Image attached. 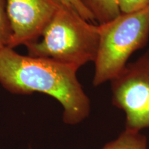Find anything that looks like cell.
I'll return each instance as SVG.
<instances>
[{
  "label": "cell",
  "mask_w": 149,
  "mask_h": 149,
  "mask_svg": "<svg viewBox=\"0 0 149 149\" xmlns=\"http://www.w3.org/2000/svg\"><path fill=\"white\" fill-rule=\"evenodd\" d=\"M100 45L95 61L94 86L110 81L122 71L129 57L149 40V6L98 24Z\"/></svg>",
  "instance_id": "cell-3"
},
{
  "label": "cell",
  "mask_w": 149,
  "mask_h": 149,
  "mask_svg": "<svg viewBox=\"0 0 149 149\" xmlns=\"http://www.w3.org/2000/svg\"><path fill=\"white\" fill-rule=\"evenodd\" d=\"M121 13H130L149 6V0H117Z\"/></svg>",
  "instance_id": "cell-10"
},
{
  "label": "cell",
  "mask_w": 149,
  "mask_h": 149,
  "mask_svg": "<svg viewBox=\"0 0 149 149\" xmlns=\"http://www.w3.org/2000/svg\"><path fill=\"white\" fill-rule=\"evenodd\" d=\"M29 149H32V148H29Z\"/></svg>",
  "instance_id": "cell-11"
},
{
  "label": "cell",
  "mask_w": 149,
  "mask_h": 149,
  "mask_svg": "<svg viewBox=\"0 0 149 149\" xmlns=\"http://www.w3.org/2000/svg\"><path fill=\"white\" fill-rule=\"evenodd\" d=\"M147 138L140 132L125 129L101 149H148Z\"/></svg>",
  "instance_id": "cell-7"
},
{
  "label": "cell",
  "mask_w": 149,
  "mask_h": 149,
  "mask_svg": "<svg viewBox=\"0 0 149 149\" xmlns=\"http://www.w3.org/2000/svg\"><path fill=\"white\" fill-rule=\"evenodd\" d=\"M59 1L64 7L79 15L85 20L91 23L93 22L96 23L92 13L84 5L81 0H59Z\"/></svg>",
  "instance_id": "cell-9"
},
{
  "label": "cell",
  "mask_w": 149,
  "mask_h": 149,
  "mask_svg": "<svg viewBox=\"0 0 149 149\" xmlns=\"http://www.w3.org/2000/svg\"><path fill=\"white\" fill-rule=\"evenodd\" d=\"M12 29L9 48L35 42L62 6L59 0H5Z\"/></svg>",
  "instance_id": "cell-5"
},
{
  "label": "cell",
  "mask_w": 149,
  "mask_h": 149,
  "mask_svg": "<svg viewBox=\"0 0 149 149\" xmlns=\"http://www.w3.org/2000/svg\"><path fill=\"white\" fill-rule=\"evenodd\" d=\"M12 38V29L5 0H0V51L8 47Z\"/></svg>",
  "instance_id": "cell-8"
},
{
  "label": "cell",
  "mask_w": 149,
  "mask_h": 149,
  "mask_svg": "<svg viewBox=\"0 0 149 149\" xmlns=\"http://www.w3.org/2000/svg\"><path fill=\"white\" fill-rule=\"evenodd\" d=\"M110 82L112 103L125 113V129L149 128V49Z\"/></svg>",
  "instance_id": "cell-4"
},
{
  "label": "cell",
  "mask_w": 149,
  "mask_h": 149,
  "mask_svg": "<svg viewBox=\"0 0 149 149\" xmlns=\"http://www.w3.org/2000/svg\"><path fill=\"white\" fill-rule=\"evenodd\" d=\"M99 45L98 25L62 6L40 38L26 47L31 57L51 59L79 69L95 62Z\"/></svg>",
  "instance_id": "cell-2"
},
{
  "label": "cell",
  "mask_w": 149,
  "mask_h": 149,
  "mask_svg": "<svg viewBox=\"0 0 149 149\" xmlns=\"http://www.w3.org/2000/svg\"><path fill=\"white\" fill-rule=\"evenodd\" d=\"M98 24L114 19L121 14L117 0H81Z\"/></svg>",
  "instance_id": "cell-6"
},
{
  "label": "cell",
  "mask_w": 149,
  "mask_h": 149,
  "mask_svg": "<svg viewBox=\"0 0 149 149\" xmlns=\"http://www.w3.org/2000/svg\"><path fill=\"white\" fill-rule=\"evenodd\" d=\"M77 70L51 59L20 55L9 47L0 51V84L13 94L38 92L55 98L62 106L63 121L68 125L83 122L91 112Z\"/></svg>",
  "instance_id": "cell-1"
}]
</instances>
